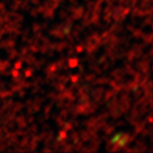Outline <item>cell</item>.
<instances>
[{"mask_svg": "<svg viewBox=\"0 0 153 153\" xmlns=\"http://www.w3.org/2000/svg\"><path fill=\"white\" fill-rule=\"evenodd\" d=\"M127 140H128L127 135H125V134H117V135H115V137L112 139V143L117 144L118 146H123L127 143Z\"/></svg>", "mask_w": 153, "mask_h": 153, "instance_id": "obj_1", "label": "cell"}]
</instances>
